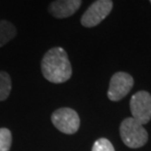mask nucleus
Wrapping results in <instances>:
<instances>
[{
	"label": "nucleus",
	"instance_id": "nucleus-3",
	"mask_svg": "<svg viewBox=\"0 0 151 151\" xmlns=\"http://www.w3.org/2000/svg\"><path fill=\"white\" fill-rule=\"evenodd\" d=\"M52 123L60 132L66 134H75L79 130L80 118L72 108L63 107L57 109L52 114Z\"/></svg>",
	"mask_w": 151,
	"mask_h": 151
},
{
	"label": "nucleus",
	"instance_id": "nucleus-12",
	"mask_svg": "<svg viewBox=\"0 0 151 151\" xmlns=\"http://www.w3.org/2000/svg\"><path fill=\"white\" fill-rule=\"evenodd\" d=\"M149 1H150V3H151V0H149Z\"/></svg>",
	"mask_w": 151,
	"mask_h": 151
},
{
	"label": "nucleus",
	"instance_id": "nucleus-10",
	"mask_svg": "<svg viewBox=\"0 0 151 151\" xmlns=\"http://www.w3.org/2000/svg\"><path fill=\"white\" fill-rule=\"evenodd\" d=\"M12 144V134L7 128L0 129V151H9Z\"/></svg>",
	"mask_w": 151,
	"mask_h": 151
},
{
	"label": "nucleus",
	"instance_id": "nucleus-6",
	"mask_svg": "<svg viewBox=\"0 0 151 151\" xmlns=\"http://www.w3.org/2000/svg\"><path fill=\"white\" fill-rule=\"evenodd\" d=\"M134 87V78L129 73L119 71L114 73L109 82L107 97L112 101H119L131 92Z\"/></svg>",
	"mask_w": 151,
	"mask_h": 151
},
{
	"label": "nucleus",
	"instance_id": "nucleus-1",
	"mask_svg": "<svg viewBox=\"0 0 151 151\" xmlns=\"http://www.w3.org/2000/svg\"><path fill=\"white\" fill-rule=\"evenodd\" d=\"M41 70L44 78L55 84L65 83L72 75L68 56L60 47L52 48L44 55L41 62Z\"/></svg>",
	"mask_w": 151,
	"mask_h": 151
},
{
	"label": "nucleus",
	"instance_id": "nucleus-7",
	"mask_svg": "<svg viewBox=\"0 0 151 151\" xmlns=\"http://www.w3.org/2000/svg\"><path fill=\"white\" fill-rule=\"evenodd\" d=\"M81 3L82 0H56L50 4L49 12L55 18H68L78 10Z\"/></svg>",
	"mask_w": 151,
	"mask_h": 151
},
{
	"label": "nucleus",
	"instance_id": "nucleus-5",
	"mask_svg": "<svg viewBox=\"0 0 151 151\" xmlns=\"http://www.w3.org/2000/svg\"><path fill=\"white\" fill-rule=\"evenodd\" d=\"M113 8L112 0H97L87 9L81 18V24L85 27H94L104 20Z\"/></svg>",
	"mask_w": 151,
	"mask_h": 151
},
{
	"label": "nucleus",
	"instance_id": "nucleus-2",
	"mask_svg": "<svg viewBox=\"0 0 151 151\" xmlns=\"http://www.w3.org/2000/svg\"><path fill=\"white\" fill-rule=\"evenodd\" d=\"M120 137L122 141L130 148H139L144 146L148 141V133L143 125L128 117L122 121L120 125Z\"/></svg>",
	"mask_w": 151,
	"mask_h": 151
},
{
	"label": "nucleus",
	"instance_id": "nucleus-9",
	"mask_svg": "<svg viewBox=\"0 0 151 151\" xmlns=\"http://www.w3.org/2000/svg\"><path fill=\"white\" fill-rule=\"evenodd\" d=\"M12 90L11 77L7 72L0 71V101L9 97Z\"/></svg>",
	"mask_w": 151,
	"mask_h": 151
},
{
	"label": "nucleus",
	"instance_id": "nucleus-8",
	"mask_svg": "<svg viewBox=\"0 0 151 151\" xmlns=\"http://www.w3.org/2000/svg\"><path fill=\"white\" fill-rule=\"evenodd\" d=\"M17 34L15 25L8 21H0V47L4 46Z\"/></svg>",
	"mask_w": 151,
	"mask_h": 151
},
{
	"label": "nucleus",
	"instance_id": "nucleus-4",
	"mask_svg": "<svg viewBox=\"0 0 151 151\" xmlns=\"http://www.w3.org/2000/svg\"><path fill=\"white\" fill-rule=\"evenodd\" d=\"M132 116L141 125L151 120V95L147 91H139L130 101Z\"/></svg>",
	"mask_w": 151,
	"mask_h": 151
},
{
	"label": "nucleus",
	"instance_id": "nucleus-11",
	"mask_svg": "<svg viewBox=\"0 0 151 151\" xmlns=\"http://www.w3.org/2000/svg\"><path fill=\"white\" fill-rule=\"evenodd\" d=\"M92 151H115L114 146L107 139L101 137L95 141L92 147Z\"/></svg>",
	"mask_w": 151,
	"mask_h": 151
}]
</instances>
